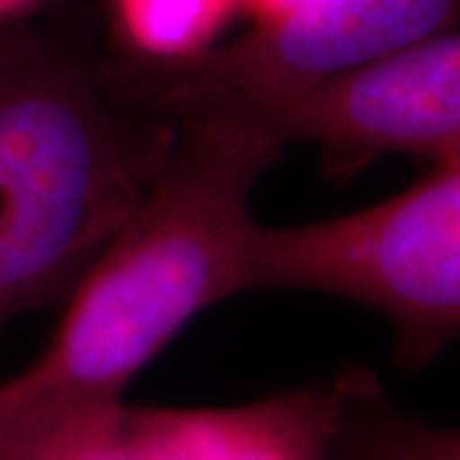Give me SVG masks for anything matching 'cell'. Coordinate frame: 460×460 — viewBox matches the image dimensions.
<instances>
[{"instance_id":"cell-4","label":"cell","mask_w":460,"mask_h":460,"mask_svg":"<svg viewBox=\"0 0 460 460\" xmlns=\"http://www.w3.org/2000/svg\"><path fill=\"white\" fill-rule=\"evenodd\" d=\"M460 23V0H310L277 23L174 65L115 54L123 93L162 118L295 98Z\"/></svg>"},{"instance_id":"cell-10","label":"cell","mask_w":460,"mask_h":460,"mask_svg":"<svg viewBox=\"0 0 460 460\" xmlns=\"http://www.w3.org/2000/svg\"><path fill=\"white\" fill-rule=\"evenodd\" d=\"M305 3L310 0H241V13L251 18L253 26H266L292 16Z\"/></svg>"},{"instance_id":"cell-6","label":"cell","mask_w":460,"mask_h":460,"mask_svg":"<svg viewBox=\"0 0 460 460\" xmlns=\"http://www.w3.org/2000/svg\"><path fill=\"white\" fill-rule=\"evenodd\" d=\"M348 368L328 381L235 407L144 410L151 460H335L345 414L363 378Z\"/></svg>"},{"instance_id":"cell-9","label":"cell","mask_w":460,"mask_h":460,"mask_svg":"<svg viewBox=\"0 0 460 460\" xmlns=\"http://www.w3.org/2000/svg\"><path fill=\"white\" fill-rule=\"evenodd\" d=\"M335 460H460L458 428H435L394 410L374 374H363L345 414Z\"/></svg>"},{"instance_id":"cell-7","label":"cell","mask_w":460,"mask_h":460,"mask_svg":"<svg viewBox=\"0 0 460 460\" xmlns=\"http://www.w3.org/2000/svg\"><path fill=\"white\" fill-rule=\"evenodd\" d=\"M0 460H151L138 407L47 402L0 410Z\"/></svg>"},{"instance_id":"cell-8","label":"cell","mask_w":460,"mask_h":460,"mask_svg":"<svg viewBox=\"0 0 460 460\" xmlns=\"http://www.w3.org/2000/svg\"><path fill=\"white\" fill-rule=\"evenodd\" d=\"M118 57L174 65L213 49L241 0H105Z\"/></svg>"},{"instance_id":"cell-3","label":"cell","mask_w":460,"mask_h":460,"mask_svg":"<svg viewBox=\"0 0 460 460\" xmlns=\"http://www.w3.org/2000/svg\"><path fill=\"white\" fill-rule=\"evenodd\" d=\"M302 289L368 305L394 328L396 363L460 341V162L358 213L253 226L243 292Z\"/></svg>"},{"instance_id":"cell-1","label":"cell","mask_w":460,"mask_h":460,"mask_svg":"<svg viewBox=\"0 0 460 460\" xmlns=\"http://www.w3.org/2000/svg\"><path fill=\"white\" fill-rule=\"evenodd\" d=\"M166 120L172 136L144 198L65 299L44 353L0 381V410L120 402L192 317L243 295L251 192L284 144L241 111Z\"/></svg>"},{"instance_id":"cell-12","label":"cell","mask_w":460,"mask_h":460,"mask_svg":"<svg viewBox=\"0 0 460 460\" xmlns=\"http://www.w3.org/2000/svg\"><path fill=\"white\" fill-rule=\"evenodd\" d=\"M31 29V23H26V21H21V23H3L0 26V59L8 54V51H13L23 41V36L29 33Z\"/></svg>"},{"instance_id":"cell-11","label":"cell","mask_w":460,"mask_h":460,"mask_svg":"<svg viewBox=\"0 0 460 460\" xmlns=\"http://www.w3.org/2000/svg\"><path fill=\"white\" fill-rule=\"evenodd\" d=\"M47 0H0V26L3 23H21L31 11L41 8Z\"/></svg>"},{"instance_id":"cell-2","label":"cell","mask_w":460,"mask_h":460,"mask_svg":"<svg viewBox=\"0 0 460 460\" xmlns=\"http://www.w3.org/2000/svg\"><path fill=\"white\" fill-rule=\"evenodd\" d=\"M169 136L72 18L31 26L0 59V325L72 295Z\"/></svg>"},{"instance_id":"cell-5","label":"cell","mask_w":460,"mask_h":460,"mask_svg":"<svg viewBox=\"0 0 460 460\" xmlns=\"http://www.w3.org/2000/svg\"><path fill=\"white\" fill-rule=\"evenodd\" d=\"M243 113L261 118L284 146H317L332 177H353L381 156L460 162V31Z\"/></svg>"}]
</instances>
